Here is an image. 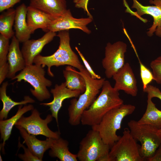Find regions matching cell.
I'll return each instance as SVG.
<instances>
[{"mask_svg": "<svg viewBox=\"0 0 161 161\" xmlns=\"http://www.w3.org/2000/svg\"><path fill=\"white\" fill-rule=\"evenodd\" d=\"M78 72L84 77L86 83L85 91L80 95L78 99L73 98L70 101L68 110V122L72 126H76L81 123L82 115L86 110L92 104L102 88L104 78H92L85 68Z\"/></svg>", "mask_w": 161, "mask_h": 161, "instance_id": "3957f363", "label": "cell"}, {"mask_svg": "<svg viewBox=\"0 0 161 161\" xmlns=\"http://www.w3.org/2000/svg\"><path fill=\"white\" fill-rule=\"evenodd\" d=\"M135 108L134 105L123 104L108 112L92 129L98 132L104 142L111 148L121 137L117 131L121 128L123 120L131 114Z\"/></svg>", "mask_w": 161, "mask_h": 161, "instance_id": "277c9868", "label": "cell"}, {"mask_svg": "<svg viewBox=\"0 0 161 161\" xmlns=\"http://www.w3.org/2000/svg\"><path fill=\"white\" fill-rule=\"evenodd\" d=\"M16 14V9L11 8L4 11L0 16V34L9 39L15 35L12 27Z\"/></svg>", "mask_w": 161, "mask_h": 161, "instance_id": "484cf974", "label": "cell"}, {"mask_svg": "<svg viewBox=\"0 0 161 161\" xmlns=\"http://www.w3.org/2000/svg\"><path fill=\"white\" fill-rule=\"evenodd\" d=\"M21 0H0V12L12 8Z\"/></svg>", "mask_w": 161, "mask_h": 161, "instance_id": "d6a6232c", "label": "cell"}, {"mask_svg": "<svg viewBox=\"0 0 161 161\" xmlns=\"http://www.w3.org/2000/svg\"><path fill=\"white\" fill-rule=\"evenodd\" d=\"M137 121L140 123L151 125L158 129H161V110L156 107L152 99L147 97L146 111Z\"/></svg>", "mask_w": 161, "mask_h": 161, "instance_id": "d4e9b609", "label": "cell"}, {"mask_svg": "<svg viewBox=\"0 0 161 161\" xmlns=\"http://www.w3.org/2000/svg\"><path fill=\"white\" fill-rule=\"evenodd\" d=\"M45 72L44 67L41 65H26L11 80L16 79L18 82L24 80L29 83L33 88L30 89L32 94L39 101H42L50 98V93L47 88L52 85V81L45 77Z\"/></svg>", "mask_w": 161, "mask_h": 161, "instance_id": "8992f818", "label": "cell"}, {"mask_svg": "<svg viewBox=\"0 0 161 161\" xmlns=\"http://www.w3.org/2000/svg\"><path fill=\"white\" fill-rule=\"evenodd\" d=\"M158 131H159V133H160V134L161 135V129H159Z\"/></svg>", "mask_w": 161, "mask_h": 161, "instance_id": "d590c367", "label": "cell"}, {"mask_svg": "<svg viewBox=\"0 0 161 161\" xmlns=\"http://www.w3.org/2000/svg\"><path fill=\"white\" fill-rule=\"evenodd\" d=\"M55 32L48 31L37 39H29L23 43L21 51L26 65L33 64L34 58L40 54L44 46L56 36Z\"/></svg>", "mask_w": 161, "mask_h": 161, "instance_id": "9a60e30c", "label": "cell"}, {"mask_svg": "<svg viewBox=\"0 0 161 161\" xmlns=\"http://www.w3.org/2000/svg\"><path fill=\"white\" fill-rule=\"evenodd\" d=\"M92 18L89 17L86 18H75L72 15L70 10L68 9L62 16L54 20L47 28V32H54L71 29H78L89 34L91 31L87 25L92 21Z\"/></svg>", "mask_w": 161, "mask_h": 161, "instance_id": "7c38bea8", "label": "cell"}, {"mask_svg": "<svg viewBox=\"0 0 161 161\" xmlns=\"http://www.w3.org/2000/svg\"><path fill=\"white\" fill-rule=\"evenodd\" d=\"M148 161H161V144L154 155L147 160Z\"/></svg>", "mask_w": 161, "mask_h": 161, "instance_id": "e575fe53", "label": "cell"}, {"mask_svg": "<svg viewBox=\"0 0 161 161\" xmlns=\"http://www.w3.org/2000/svg\"><path fill=\"white\" fill-rule=\"evenodd\" d=\"M150 66L152 70L154 80L157 83L161 84V56L152 61Z\"/></svg>", "mask_w": 161, "mask_h": 161, "instance_id": "f1b7e54d", "label": "cell"}, {"mask_svg": "<svg viewBox=\"0 0 161 161\" xmlns=\"http://www.w3.org/2000/svg\"><path fill=\"white\" fill-rule=\"evenodd\" d=\"M133 137L141 143L140 153L145 160L152 157L161 144V135L159 129L151 125L130 120L128 123Z\"/></svg>", "mask_w": 161, "mask_h": 161, "instance_id": "5b68a950", "label": "cell"}, {"mask_svg": "<svg viewBox=\"0 0 161 161\" xmlns=\"http://www.w3.org/2000/svg\"><path fill=\"white\" fill-rule=\"evenodd\" d=\"M18 146L22 147L24 150L23 154H19L18 157L24 161H41L38 158L34 155L28 148H26L23 144L18 141Z\"/></svg>", "mask_w": 161, "mask_h": 161, "instance_id": "f546056e", "label": "cell"}, {"mask_svg": "<svg viewBox=\"0 0 161 161\" xmlns=\"http://www.w3.org/2000/svg\"><path fill=\"white\" fill-rule=\"evenodd\" d=\"M8 85L7 81L3 82L0 88V99L3 103V107L0 112V120L6 119L11 109L15 106L33 103L35 100L29 96H25L24 100L20 102L12 100L7 94V89Z\"/></svg>", "mask_w": 161, "mask_h": 161, "instance_id": "7402d4cb", "label": "cell"}, {"mask_svg": "<svg viewBox=\"0 0 161 161\" xmlns=\"http://www.w3.org/2000/svg\"><path fill=\"white\" fill-rule=\"evenodd\" d=\"M115 81L114 88L122 90L133 97L137 94V81L133 70L129 63H125L113 76Z\"/></svg>", "mask_w": 161, "mask_h": 161, "instance_id": "4fadbf2b", "label": "cell"}, {"mask_svg": "<svg viewBox=\"0 0 161 161\" xmlns=\"http://www.w3.org/2000/svg\"><path fill=\"white\" fill-rule=\"evenodd\" d=\"M140 66V75L143 89L145 88L154 80L153 73L138 59Z\"/></svg>", "mask_w": 161, "mask_h": 161, "instance_id": "83f0119b", "label": "cell"}, {"mask_svg": "<svg viewBox=\"0 0 161 161\" xmlns=\"http://www.w3.org/2000/svg\"><path fill=\"white\" fill-rule=\"evenodd\" d=\"M69 142L61 137L55 139L49 152L52 157H57L61 161H77V154H73L69 150Z\"/></svg>", "mask_w": 161, "mask_h": 161, "instance_id": "603a6c76", "label": "cell"}, {"mask_svg": "<svg viewBox=\"0 0 161 161\" xmlns=\"http://www.w3.org/2000/svg\"><path fill=\"white\" fill-rule=\"evenodd\" d=\"M127 49L126 44L122 41L107 44L105 48V57L102 61L107 78L110 79L125 64V54Z\"/></svg>", "mask_w": 161, "mask_h": 161, "instance_id": "8fae6325", "label": "cell"}, {"mask_svg": "<svg viewBox=\"0 0 161 161\" xmlns=\"http://www.w3.org/2000/svg\"><path fill=\"white\" fill-rule=\"evenodd\" d=\"M143 90L147 94V97L151 99L157 97L161 101V91L157 87L148 84L145 88L143 89Z\"/></svg>", "mask_w": 161, "mask_h": 161, "instance_id": "4dcf8cb0", "label": "cell"}, {"mask_svg": "<svg viewBox=\"0 0 161 161\" xmlns=\"http://www.w3.org/2000/svg\"><path fill=\"white\" fill-rule=\"evenodd\" d=\"M110 148L104 142L98 132L92 129L80 143L77 158L80 161H110Z\"/></svg>", "mask_w": 161, "mask_h": 161, "instance_id": "52a82bcc", "label": "cell"}, {"mask_svg": "<svg viewBox=\"0 0 161 161\" xmlns=\"http://www.w3.org/2000/svg\"><path fill=\"white\" fill-rule=\"evenodd\" d=\"M50 93L53 96L52 100L48 103H42L40 105L49 107L51 115L58 125V114L64 101L68 98L79 97L81 94L80 91L72 90L68 88L65 82L61 84H56L54 88L51 89Z\"/></svg>", "mask_w": 161, "mask_h": 161, "instance_id": "5bb4252c", "label": "cell"}, {"mask_svg": "<svg viewBox=\"0 0 161 161\" xmlns=\"http://www.w3.org/2000/svg\"><path fill=\"white\" fill-rule=\"evenodd\" d=\"M89 0H73L75 4V7L78 8L83 9L84 11L87 13L89 17L92 18L88 10V4Z\"/></svg>", "mask_w": 161, "mask_h": 161, "instance_id": "836d02e7", "label": "cell"}, {"mask_svg": "<svg viewBox=\"0 0 161 161\" xmlns=\"http://www.w3.org/2000/svg\"><path fill=\"white\" fill-rule=\"evenodd\" d=\"M9 39L0 35V67L7 63V58L9 52Z\"/></svg>", "mask_w": 161, "mask_h": 161, "instance_id": "4316f807", "label": "cell"}, {"mask_svg": "<svg viewBox=\"0 0 161 161\" xmlns=\"http://www.w3.org/2000/svg\"><path fill=\"white\" fill-rule=\"evenodd\" d=\"M55 18L38 9L29 5L27 7V21L32 33L39 28L47 32L48 27Z\"/></svg>", "mask_w": 161, "mask_h": 161, "instance_id": "ac0fdd59", "label": "cell"}, {"mask_svg": "<svg viewBox=\"0 0 161 161\" xmlns=\"http://www.w3.org/2000/svg\"><path fill=\"white\" fill-rule=\"evenodd\" d=\"M140 147L129 129L125 128L122 136L110 148V161H144L140 154Z\"/></svg>", "mask_w": 161, "mask_h": 161, "instance_id": "ba28073f", "label": "cell"}, {"mask_svg": "<svg viewBox=\"0 0 161 161\" xmlns=\"http://www.w3.org/2000/svg\"><path fill=\"white\" fill-rule=\"evenodd\" d=\"M16 10L15 36L20 42L23 43L29 39L32 34L27 21V7L23 3L17 7Z\"/></svg>", "mask_w": 161, "mask_h": 161, "instance_id": "ffe728a7", "label": "cell"}, {"mask_svg": "<svg viewBox=\"0 0 161 161\" xmlns=\"http://www.w3.org/2000/svg\"><path fill=\"white\" fill-rule=\"evenodd\" d=\"M75 48L79 55L81 58L85 66V67L90 75L91 78L94 79H99L101 78V77L100 75L96 74L93 71L89 64L86 60L83 54L79 50L78 48L77 47H75Z\"/></svg>", "mask_w": 161, "mask_h": 161, "instance_id": "1f68e13d", "label": "cell"}, {"mask_svg": "<svg viewBox=\"0 0 161 161\" xmlns=\"http://www.w3.org/2000/svg\"><path fill=\"white\" fill-rule=\"evenodd\" d=\"M132 8H135L136 11L133 12L129 7L126 0H123L124 6L126 7L125 12L129 13L131 16H134L144 23L148 21L141 16L145 14L151 16L153 18V22L151 27L148 29L147 35L152 36L154 33L158 37L161 38V0H150L149 2L154 5L145 6L142 5L137 0H132Z\"/></svg>", "mask_w": 161, "mask_h": 161, "instance_id": "9c48e42d", "label": "cell"}, {"mask_svg": "<svg viewBox=\"0 0 161 161\" xmlns=\"http://www.w3.org/2000/svg\"><path fill=\"white\" fill-rule=\"evenodd\" d=\"M67 87L72 90L80 91L81 94L86 89V83L84 77L79 73L74 67L67 65L63 71Z\"/></svg>", "mask_w": 161, "mask_h": 161, "instance_id": "cb8c5ba5", "label": "cell"}, {"mask_svg": "<svg viewBox=\"0 0 161 161\" xmlns=\"http://www.w3.org/2000/svg\"><path fill=\"white\" fill-rule=\"evenodd\" d=\"M0 161H2V157H1V155H0Z\"/></svg>", "mask_w": 161, "mask_h": 161, "instance_id": "8d00e7d4", "label": "cell"}, {"mask_svg": "<svg viewBox=\"0 0 161 161\" xmlns=\"http://www.w3.org/2000/svg\"><path fill=\"white\" fill-rule=\"evenodd\" d=\"M29 6L55 18L63 15L68 10L66 0H30Z\"/></svg>", "mask_w": 161, "mask_h": 161, "instance_id": "d6986e66", "label": "cell"}, {"mask_svg": "<svg viewBox=\"0 0 161 161\" xmlns=\"http://www.w3.org/2000/svg\"><path fill=\"white\" fill-rule=\"evenodd\" d=\"M31 111V114L30 116L25 117L23 115L15 126L21 127L29 134L35 136L41 135L47 138L54 139L61 137L59 131H53L48 126V124L52 120L53 117L51 114L47 115L44 119L41 118L40 114L36 109H34Z\"/></svg>", "mask_w": 161, "mask_h": 161, "instance_id": "30bf717a", "label": "cell"}, {"mask_svg": "<svg viewBox=\"0 0 161 161\" xmlns=\"http://www.w3.org/2000/svg\"><path fill=\"white\" fill-rule=\"evenodd\" d=\"M69 30L58 32L57 35L59 38V45L53 54L47 56H43L39 54L34 59V64L41 65L44 68L46 66H47V74L50 77L54 76L51 69L53 66L58 67L67 65L76 68L79 71L85 68L71 48Z\"/></svg>", "mask_w": 161, "mask_h": 161, "instance_id": "7a4b0ae2", "label": "cell"}, {"mask_svg": "<svg viewBox=\"0 0 161 161\" xmlns=\"http://www.w3.org/2000/svg\"><path fill=\"white\" fill-rule=\"evenodd\" d=\"M20 42L15 35L10 44L7 61L9 71L7 78L12 80L18 72L21 71L26 66V62L19 48Z\"/></svg>", "mask_w": 161, "mask_h": 161, "instance_id": "2e32d148", "label": "cell"}, {"mask_svg": "<svg viewBox=\"0 0 161 161\" xmlns=\"http://www.w3.org/2000/svg\"><path fill=\"white\" fill-rule=\"evenodd\" d=\"M123 104V101L120 98L119 91L105 80L99 95L83 112L81 123L82 125L92 127L96 125L108 112Z\"/></svg>", "mask_w": 161, "mask_h": 161, "instance_id": "6da1fadb", "label": "cell"}, {"mask_svg": "<svg viewBox=\"0 0 161 161\" xmlns=\"http://www.w3.org/2000/svg\"><path fill=\"white\" fill-rule=\"evenodd\" d=\"M16 127L19 130L24 140V143L27 148L34 155L42 161L45 152L50 149L55 139L47 138L45 140H40L37 139L35 135L28 133L24 128L19 126Z\"/></svg>", "mask_w": 161, "mask_h": 161, "instance_id": "e0dca14e", "label": "cell"}, {"mask_svg": "<svg viewBox=\"0 0 161 161\" xmlns=\"http://www.w3.org/2000/svg\"><path fill=\"white\" fill-rule=\"evenodd\" d=\"M22 105H19L18 111L15 115L8 119L1 120L0 121V132L1 140L3 142L1 147L3 153H4V146L6 141L9 138L13 126L16 123L25 113L34 109L33 105L30 104L25 105L22 107Z\"/></svg>", "mask_w": 161, "mask_h": 161, "instance_id": "44dd1931", "label": "cell"}]
</instances>
